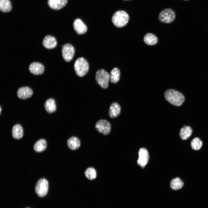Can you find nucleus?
<instances>
[{"label":"nucleus","mask_w":208,"mask_h":208,"mask_svg":"<svg viewBox=\"0 0 208 208\" xmlns=\"http://www.w3.org/2000/svg\"><path fill=\"white\" fill-rule=\"evenodd\" d=\"M164 96L170 103L177 106H181L185 100V97L182 93L172 89L166 90L164 92Z\"/></svg>","instance_id":"f257e3e1"},{"label":"nucleus","mask_w":208,"mask_h":208,"mask_svg":"<svg viewBox=\"0 0 208 208\" xmlns=\"http://www.w3.org/2000/svg\"><path fill=\"white\" fill-rule=\"evenodd\" d=\"M129 15L125 11L119 10L113 14L112 21L114 25L118 27L125 26L128 22Z\"/></svg>","instance_id":"f03ea898"},{"label":"nucleus","mask_w":208,"mask_h":208,"mask_svg":"<svg viewBox=\"0 0 208 208\" xmlns=\"http://www.w3.org/2000/svg\"><path fill=\"white\" fill-rule=\"evenodd\" d=\"M74 68L76 74L79 77H82L88 72L89 69V64L84 58L79 57L75 62Z\"/></svg>","instance_id":"7ed1b4c3"},{"label":"nucleus","mask_w":208,"mask_h":208,"mask_svg":"<svg viewBox=\"0 0 208 208\" xmlns=\"http://www.w3.org/2000/svg\"><path fill=\"white\" fill-rule=\"evenodd\" d=\"M95 79L101 87L106 89L108 86L109 80V74L103 69L99 70L96 73Z\"/></svg>","instance_id":"20e7f679"},{"label":"nucleus","mask_w":208,"mask_h":208,"mask_svg":"<svg viewBox=\"0 0 208 208\" xmlns=\"http://www.w3.org/2000/svg\"><path fill=\"white\" fill-rule=\"evenodd\" d=\"M175 17L174 12L172 9L168 8L161 12L158 16V19L161 22L170 23L173 21Z\"/></svg>","instance_id":"39448f33"},{"label":"nucleus","mask_w":208,"mask_h":208,"mask_svg":"<svg viewBox=\"0 0 208 208\" xmlns=\"http://www.w3.org/2000/svg\"><path fill=\"white\" fill-rule=\"evenodd\" d=\"M48 188V181L45 179L42 178L37 182L35 187V191L38 196L42 197L46 195Z\"/></svg>","instance_id":"423d86ee"},{"label":"nucleus","mask_w":208,"mask_h":208,"mask_svg":"<svg viewBox=\"0 0 208 208\" xmlns=\"http://www.w3.org/2000/svg\"><path fill=\"white\" fill-rule=\"evenodd\" d=\"M75 53L74 47L71 44L66 43L62 47V54L64 60L67 62L70 61L73 58Z\"/></svg>","instance_id":"0eeeda50"},{"label":"nucleus","mask_w":208,"mask_h":208,"mask_svg":"<svg viewBox=\"0 0 208 208\" xmlns=\"http://www.w3.org/2000/svg\"><path fill=\"white\" fill-rule=\"evenodd\" d=\"M95 127L98 132L104 135L109 134L111 130L110 123L105 120L101 119L97 121Z\"/></svg>","instance_id":"6e6552de"},{"label":"nucleus","mask_w":208,"mask_h":208,"mask_svg":"<svg viewBox=\"0 0 208 208\" xmlns=\"http://www.w3.org/2000/svg\"><path fill=\"white\" fill-rule=\"evenodd\" d=\"M138 155L137 164L138 165L143 168L148 161L149 156L148 151L145 148H141L139 150Z\"/></svg>","instance_id":"1a4fd4ad"},{"label":"nucleus","mask_w":208,"mask_h":208,"mask_svg":"<svg viewBox=\"0 0 208 208\" xmlns=\"http://www.w3.org/2000/svg\"><path fill=\"white\" fill-rule=\"evenodd\" d=\"M28 69L31 73L35 75H41L43 73L44 68L41 63L37 62H33L29 65Z\"/></svg>","instance_id":"9d476101"},{"label":"nucleus","mask_w":208,"mask_h":208,"mask_svg":"<svg viewBox=\"0 0 208 208\" xmlns=\"http://www.w3.org/2000/svg\"><path fill=\"white\" fill-rule=\"evenodd\" d=\"M33 93L32 89L27 86L20 87L18 89L17 92L18 97L22 99L29 98L32 96Z\"/></svg>","instance_id":"9b49d317"},{"label":"nucleus","mask_w":208,"mask_h":208,"mask_svg":"<svg viewBox=\"0 0 208 208\" xmlns=\"http://www.w3.org/2000/svg\"><path fill=\"white\" fill-rule=\"evenodd\" d=\"M43 46L46 49H51L55 48L57 45L55 38L51 35L45 36L42 42Z\"/></svg>","instance_id":"f8f14e48"},{"label":"nucleus","mask_w":208,"mask_h":208,"mask_svg":"<svg viewBox=\"0 0 208 208\" xmlns=\"http://www.w3.org/2000/svg\"><path fill=\"white\" fill-rule=\"evenodd\" d=\"M74 29L78 34H82L86 31L87 27L85 24L79 18L75 19L73 23Z\"/></svg>","instance_id":"ddd939ff"},{"label":"nucleus","mask_w":208,"mask_h":208,"mask_svg":"<svg viewBox=\"0 0 208 208\" xmlns=\"http://www.w3.org/2000/svg\"><path fill=\"white\" fill-rule=\"evenodd\" d=\"M68 0H48L49 6L54 10H59L64 7L67 3Z\"/></svg>","instance_id":"4468645a"},{"label":"nucleus","mask_w":208,"mask_h":208,"mask_svg":"<svg viewBox=\"0 0 208 208\" xmlns=\"http://www.w3.org/2000/svg\"><path fill=\"white\" fill-rule=\"evenodd\" d=\"M67 145L70 149L72 150H76L78 149L81 146L80 141L76 137H71L68 139Z\"/></svg>","instance_id":"2eb2a0df"},{"label":"nucleus","mask_w":208,"mask_h":208,"mask_svg":"<svg viewBox=\"0 0 208 208\" xmlns=\"http://www.w3.org/2000/svg\"><path fill=\"white\" fill-rule=\"evenodd\" d=\"M121 107L119 104L116 103H113L110 106L108 114L110 117L115 118L119 115Z\"/></svg>","instance_id":"dca6fc26"},{"label":"nucleus","mask_w":208,"mask_h":208,"mask_svg":"<svg viewBox=\"0 0 208 208\" xmlns=\"http://www.w3.org/2000/svg\"><path fill=\"white\" fill-rule=\"evenodd\" d=\"M23 129L21 125L17 124L13 126L12 131L13 138L16 139H20L23 136Z\"/></svg>","instance_id":"f3484780"},{"label":"nucleus","mask_w":208,"mask_h":208,"mask_svg":"<svg viewBox=\"0 0 208 208\" xmlns=\"http://www.w3.org/2000/svg\"><path fill=\"white\" fill-rule=\"evenodd\" d=\"M192 130L189 126H185L182 127L179 132V136L182 140H187L192 135Z\"/></svg>","instance_id":"a211bd4d"},{"label":"nucleus","mask_w":208,"mask_h":208,"mask_svg":"<svg viewBox=\"0 0 208 208\" xmlns=\"http://www.w3.org/2000/svg\"><path fill=\"white\" fill-rule=\"evenodd\" d=\"M143 40L146 44L152 46L157 43L158 39L155 35L152 33H148L144 36Z\"/></svg>","instance_id":"6ab92c4d"},{"label":"nucleus","mask_w":208,"mask_h":208,"mask_svg":"<svg viewBox=\"0 0 208 208\" xmlns=\"http://www.w3.org/2000/svg\"><path fill=\"white\" fill-rule=\"evenodd\" d=\"M44 107L45 110L49 113L55 112L56 109V107L55 100L52 98L47 99L44 103Z\"/></svg>","instance_id":"aec40b11"},{"label":"nucleus","mask_w":208,"mask_h":208,"mask_svg":"<svg viewBox=\"0 0 208 208\" xmlns=\"http://www.w3.org/2000/svg\"><path fill=\"white\" fill-rule=\"evenodd\" d=\"M184 184L183 181L179 177H177L173 179L171 181L170 188L174 190H178L181 189Z\"/></svg>","instance_id":"412c9836"},{"label":"nucleus","mask_w":208,"mask_h":208,"mask_svg":"<svg viewBox=\"0 0 208 208\" xmlns=\"http://www.w3.org/2000/svg\"><path fill=\"white\" fill-rule=\"evenodd\" d=\"M47 145L46 141L43 139H40L35 143L33 146L34 149L36 152H41L46 149Z\"/></svg>","instance_id":"4be33fe9"},{"label":"nucleus","mask_w":208,"mask_h":208,"mask_svg":"<svg viewBox=\"0 0 208 208\" xmlns=\"http://www.w3.org/2000/svg\"><path fill=\"white\" fill-rule=\"evenodd\" d=\"M109 75V80L113 83H116L119 81L120 76V72L118 68H114L111 71Z\"/></svg>","instance_id":"5701e85b"},{"label":"nucleus","mask_w":208,"mask_h":208,"mask_svg":"<svg viewBox=\"0 0 208 208\" xmlns=\"http://www.w3.org/2000/svg\"><path fill=\"white\" fill-rule=\"evenodd\" d=\"M12 6L10 0H0V10L4 12L10 11Z\"/></svg>","instance_id":"b1692460"},{"label":"nucleus","mask_w":208,"mask_h":208,"mask_svg":"<svg viewBox=\"0 0 208 208\" xmlns=\"http://www.w3.org/2000/svg\"><path fill=\"white\" fill-rule=\"evenodd\" d=\"M84 174L87 179L91 180L96 179L97 174L95 169L91 167L87 168L85 171Z\"/></svg>","instance_id":"393cba45"},{"label":"nucleus","mask_w":208,"mask_h":208,"mask_svg":"<svg viewBox=\"0 0 208 208\" xmlns=\"http://www.w3.org/2000/svg\"><path fill=\"white\" fill-rule=\"evenodd\" d=\"M190 146L192 149L198 151L200 150L203 146V142L198 137L193 138L190 142Z\"/></svg>","instance_id":"a878e982"},{"label":"nucleus","mask_w":208,"mask_h":208,"mask_svg":"<svg viewBox=\"0 0 208 208\" xmlns=\"http://www.w3.org/2000/svg\"><path fill=\"white\" fill-rule=\"evenodd\" d=\"M1 106H0V114H1Z\"/></svg>","instance_id":"bb28decb"},{"label":"nucleus","mask_w":208,"mask_h":208,"mask_svg":"<svg viewBox=\"0 0 208 208\" xmlns=\"http://www.w3.org/2000/svg\"><path fill=\"white\" fill-rule=\"evenodd\" d=\"M124 0V1H128V0Z\"/></svg>","instance_id":"cd10ccee"},{"label":"nucleus","mask_w":208,"mask_h":208,"mask_svg":"<svg viewBox=\"0 0 208 208\" xmlns=\"http://www.w3.org/2000/svg\"><path fill=\"white\" fill-rule=\"evenodd\" d=\"M185 0V1H188V0Z\"/></svg>","instance_id":"c85d7f7f"},{"label":"nucleus","mask_w":208,"mask_h":208,"mask_svg":"<svg viewBox=\"0 0 208 208\" xmlns=\"http://www.w3.org/2000/svg\"></svg>","instance_id":"c756f323"}]
</instances>
